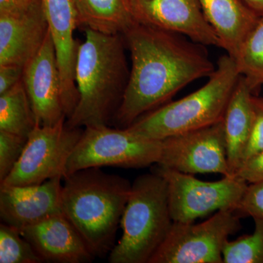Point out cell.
Segmentation results:
<instances>
[{
	"label": "cell",
	"instance_id": "6da1fadb",
	"mask_svg": "<svg viewBox=\"0 0 263 263\" xmlns=\"http://www.w3.org/2000/svg\"><path fill=\"white\" fill-rule=\"evenodd\" d=\"M123 37L130 52L132 68L113 121L119 128L129 127L186 85L215 70L199 45L176 33L136 24Z\"/></svg>",
	"mask_w": 263,
	"mask_h": 263
},
{
	"label": "cell",
	"instance_id": "7a4b0ae2",
	"mask_svg": "<svg viewBox=\"0 0 263 263\" xmlns=\"http://www.w3.org/2000/svg\"><path fill=\"white\" fill-rule=\"evenodd\" d=\"M84 31L75 68L79 101L65 123L70 128L109 126L129 79L124 38L122 34Z\"/></svg>",
	"mask_w": 263,
	"mask_h": 263
},
{
	"label": "cell",
	"instance_id": "3957f363",
	"mask_svg": "<svg viewBox=\"0 0 263 263\" xmlns=\"http://www.w3.org/2000/svg\"><path fill=\"white\" fill-rule=\"evenodd\" d=\"M62 211L95 257H105L115 246L116 235L127 205L132 184L100 167L64 178Z\"/></svg>",
	"mask_w": 263,
	"mask_h": 263
},
{
	"label": "cell",
	"instance_id": "277c9868",
	"mask_svg": "<svg viewBox=\"0 0 263 263\" xmlns=\"http://www.w3.org/2000/svg\"><path fill=\"white\" fill-rule=\"evenodd\" d=\"M240 76L234 59L224 55L200 89L148 112L127 128L143 138L162 141L220 122Z\"/></svg>",
	"mask_w": 263,
	"mask_h": 263
},
{
	"label": "cell",
	"instance_id": "5b68a950",
	"mask_svg": "<svg viewBox=\"0 0 263 263\" xmlns=\"http://www.w3.org/2000/svg\"><path fill=\"white\" fill-rule=\"evenodd\" d=\"M173 223L163 178L155 171L137 178L121 220L122 236L109 254V262L148 263Z\"/></svg>",
	"mask_w": 263,
	"mask_h": 263
},
{
	"label": "cell",
	"instance_id": "8992f818",
	"mask_svg": "<svg viewBox=\"0 0 263 263\" xmlns=\"http://www.w3.org/2000/svg\"><path fill=\"white\" fill-rule=\"evenodd\" d=\"M161 148L162 141L143 138L127 128L86 127L67 161L65 177L91 167H148L158 163Z\"/></svg>",
	"mask_w": 263,
	"mask_h": 263
},
{
	"label": "cell",
	"instance_id": "52a82bcc",
	"mask_svg": "<svg viewBox=\"0 0 263 263\" xmlns=\"http://www.w3.org/2000/svg\"><path fill=\"white\" fill-rule=\"evenodd\" d=\"M234 211L216 212L203 222H175L148 263H223L229 237L239 229Z\"/></svg>",
	"mask_w": 263,
	"mask_h": 263
},
{
	"label": "cell",
	"instance_id": "ba28073f",
	"mask_svg": "<svg viewBox=\"0 0 263 263\" xmlns=\"http://www.w3.org/2000/svg\"><path fill=\"white\" fill-rule=\"evenodd\" d=\"M155 171L167 183L170 211L175 222H193L219 211L235 212L248 185L235 176L204 181L159 165Z\"/></svg>",
	"mask_w": 263,
	"mask_h": 263
},
{
	"label": "cell",
	"instance_id": "9c48e42d",
	"mask_svg": "<svg viewBox=\"0 0 263 263\" xmlns=\"http://www.w3.org/2000/svg\"><path fill=\"white\" fill-rule=\"evenodd\" d=\"M65 122L63 119L56 125H36L14 168L0 184L27 186L58 176L64 179L67 161L84 131Z\"/></svg>",
	"mask_w": 263,
	"mask_h": 263
},
{
	"label": "cell",
	"instance_id": "30bf717a",
	"mask_svg": "<svg viewBox=\"0 0 263 263\" xmlns=\"http://www.w3.org/2000/svg\"><path fill=\"white\" fill-rule=\"evenodd\" d=\"M158 164L187 174H219L231 176L224 122L162 140Z\"/></svg>",
	"mask_w": 263,
	"mask_h": 263
},
{
	"label": "cell",
	"instance_id": "8fae6325",
	"mask_svg": "<svg viewBox=\"0 0 263 263\" xmlns=\"http://www.w3.org/2000/svg\"><path fill=\"white\" fill-rule=\"evenodd\" d=\"M138 24L181 34L197 44L222 48L197 0H128Z\"/></svg>",
	"mask_w": 263,
	"mask_h": 263
},
{
	"label": "cell",
	"instance_id": "7c38bea8",
	"mask_svg": "<svg viewBox=\"0 0 263 263\" xmlns=\"http://www.w3.org/2000/svg\"><path fill=\"white\" fill-rule=\"evenodd\" d=\"M25 89L37 125H56L67 119L62 98V81L49 29L41 49L24 67Z\"/></svg>",
	"mask_w": 263,
	"mask_h": 263
},
{
	"label": "cell",
	"instance_id": "4fadbf2b",
	"mask_svg": "<svg viewBox=\"0 0 263 263\" xmlns=\"http://www.w3.org/2000/svg\"><path fill=\"white\" fill-rule=\"evenodd\" d=\"M61 176L40 184H0V217L19 231L62 213Z\"/></svg>",
	"mask_w": 263,
	"mask_h": 263
},
{
	"label": "cell",
	"instance_id": "5bb4252c",
	"mask_svg": "<svg viewBox=\"0 0 263 263\" xmlns=\"http://www.w3.org/2000/svg\"><path fill=\"white\" fill-rule=\"evenodd\" d=\"M47 21L60 69L62 98L66 117L73 113L79 94L75 81V68L80 43L74 38L78 27L77 11L74 0H41Z\"/></svg>",
	"mask_w": 263,
	"mask_h": 263
},
{
	"label": "cell",
	"instance_id": "9a60e30c",
	"mask_svg": "<svg viewBox=\"0 0 263 263\" xmlns=\"http://www.w3.org/2000/svg\"><path fill=\"white\" fill-rule=\"evenodd\" d=\"M43 262L86 263L95 258L63 213L20 230Z\"/></svg>",
	"mask_w": 263,
	"mask_h": 263
},
{
	"label": "cell",
	"instance_id": "2e32d148",
	"mask_svg": "<svg viewBox=\"0 0 263 263\" xmlns=\"http://www.w3.org/2000/svg\"><path fill=\"white\" fill-rule=\"evenodd\" d=\"M48 32L42 5L23 14H0V65L24 67L41 49Z\"/></svg>",
	"mask_w": 263,
	"mask_h": 263
},
{
	"label": "cell",
	"instance_id": "e0dca14e",
	"mask_svg": "<svg viewBox=\"0 0 263 263\" xmlns=\"http://www.w3.org/2000/svg\"><path fill=\"white\" fill-rule=\"evenodd\" d=\"M204 16L221 43L223 49L236 59L259 15L243 0H197Z\"/></svg>",
	"mask_w": 263,
	"mask_h": 263
},
{
	"label": "cell",
	"instance_id": "ac0fdd59",
	"mask_svg": "<svg viewBox=\"0 0 263 263\" xmlns=\"http://www.w3.org/2000/svg\"><path fill=\"white\" fill-rule=\"evenodd\" d=\"M254 91L240 76L227 107L223 122L231 176L239 168L253 124Z\"/></svg>",
	"mask_w": 263,
	"mask_h": 263
},
{
	"label": "cell",
	"instance_id": "d6986e66",
	"mask_svg": "<svg viewBox=\"0 0 263 263\" xmlns=\"http://www.w3.org/2000/svg\"><path fill=\"white\" fill-rule=\"evenodd\" d=\"M78 27L122 34L136 25L128 0H74Z\"/></svg>",
	"mask_w": 263,
	"mask_h": 263
},
{
	"label": "cell",
	"instance_id": "ffe728a7",
	"mask_svg": "<svg viewBox=\"0 0 263 263\" xmlns=\"http://www.w3.org/2000/svg\"><path fill=\"white\" fill-rule=\"evenodd\" d=\"M36 125L35 117L23 81L0 95V130L28 138Z\"/></svg>",
	"mask_w": 263,
	"mask_h": 263
},
{
	"label": "cell",
	"instance_id": "44dd1931",
	"mask_svg": "<svg viewBox=\"0 0 263 263\" xmlns=\"http://www.w3.org/2000/svg\"><path fill=\"white\" fill-rule=\"evenodd\" d=\"M235 61L240 75L254 92L263 84V14L246 38Z\"/></svg>",
	"mask_w": 263,
	"mask_h": 263
},
{
	"label": "cell",
	"instance_id": "7402d4cb",
	"mask_svg": "<svg viewBox=\"0 0 263 263\" xmlns=\"http://www.w3.org/2000/svg\"><path fill=\"white\" fill-rule=\"evenodd\" d=\"M254 221L252 234L228 240L223 251V263H263V219Z\"/></svg>",
	"mask_w": 263,
	"mask_h": 263
},
{
	"label": "cell",
	"instance_id": "603a6c76",
	"mask_svg": "<svg viewBox=\"0 0 263 263\" xmlns=\"http://www.w3.org/2000/svg\"><path fill=\"white\" fill-rule=\"evenodd\" d=\"M43 260L16 228L0 226V262L41 263Z\"/></svg>",
	"mask_w": 263,
	"mask_h": 263
},
{
	"label": "cell",
	"instance_id": "cb8c5ba5",
	"mask_svg": "<svg viewBox=\"0 0 263 263\" xmlns=\"http://www.w3.org/2000/svg\"><path fill=\"white\" fill-rule=\"evenodd\" d=\"M27 141V137L0 130V182L14 168Z\"/></svg>",
	"mask_w": 263,
	"mask_h": 263
},
{
	"label": "cell",
	"instance_id": "d4e9b609",
	"mask_svg": "<svg viewBox=\"0 0 263 263\" xmlns=\"http://www.w3.org/2000/svg\"><path fill=\"white\" fill-rule=\"evenodd\" d=\"M235 212L263 219V180L248 183Z\"/></svg>",
	"mask_w": 263,
	"mask_h": 263
},
{
	"label": "cell",
	"instance_id": "484cf974",
	"mask_svg": "<svg viewBox=\"0 0 263 263\" xmlns=\"http://www.w3.org/2000/svg\"><path fill=\"white\" fill-rule=\"evenodd\" d=\"M253 124L241 164L263 151V99L254 98Z\"/></svg>",
	"mask_w": 263,
	"mask_h": 263
},
{
	"label": "cell",
	"instance_id": "4316f807",
	"mask_svg": "<svg viewBox=\"0 0 263 263\" xmlns=\"http://www.w3.org/2000/svg\"><path fill=\"white\" fill-rule=\"evenodd\" d=\"M235 176L248 183L263 180V151L240 164Z\"/></svg>",
	"mask_w": 263,
	"mask_h": 263
},
{
	"label": "cell",
	"instance_id": "83f0119b",
	"mask_svg": "<svg viewBox=\"0 0 263 263\" xmlns=\"http://www.w3.org/2000/svg\"><path fill=\"white\" fill-rule=\"evenodd\" d=\"M24 67L14 65H0V95L9 91L23 79Z\"/></svg>",
	"mask_w": 263,
	"mask_h": 263
},
{
	"label": "cell",
	"instance_id": "f1b7e54d",
	"mask_svg": "<svg viewBox=\"0 0 263 263\" xmlns=\"http://www.w3.org/2000/svg\"><path fill=\"white\" fill-rule=\"evenodd\" d=\"M41 5V0H0V14H23Z\"/></svg>",
	"mask_w": 263,
	"mask_h": 263
},
{
	"label": "cell",
	"instance_id": "f546056e",
	"mask_svg": "<svg viewBox=\"0 0 263 263\" xmlns=\"http://www.w3.org/2000/svg\"><path fill=\"white\" fill-rule=\"evenodd\" d=\"M243 1L257 15L263 14V0H243Z\"/></svg>",
	"mask_w": 263,
	"mask_h": 263
}]
</instances>
